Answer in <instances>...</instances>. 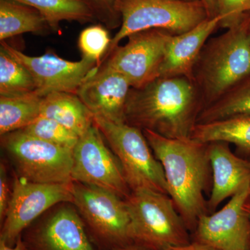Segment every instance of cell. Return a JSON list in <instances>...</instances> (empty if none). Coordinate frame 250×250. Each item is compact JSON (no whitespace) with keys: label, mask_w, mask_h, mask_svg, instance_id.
<instances>
[{"label":"cell","mask_w":250,"mask_h":250,"mask_svg":"<svg viewBox=\"0 0 250 250\" xmlns=\"http://www.w3.org/2000/svg\"><path fill=\"white\" fill-rule=\"evenodd\" d=\"M165 250H218L212 247L197 242L191 241L183 246H172Z\"/></svg>","instance_id":"30"},{"label":"cell","mask_w":250,"mask_h":250,"mask_svg":"<svg viewBox=\"0 0 250 250\" xmlns=\"http://www.w3.org/2000/svg\"><path fill=\"white\" fill-rule=\"evenodd\" d=\"M1 45L29 70L35 81V92L41 97L55 92L77 94L82 83L99 69L96 62L85 59L70 62L49 53L30 57L5 41H1Z\"/></svg>","instance_id":"14"},{"label":"cell","mask_w":250,"mask_h":250,"mask_svg":"<svg viewBox=\"0 0 250 250\" xmlns=\"http://www.w3.org/2000/svg\"><path fill=\"white\" fill-rule=\"evenodd\" d=\"M173 34L160 29L139 31L116 47L103 65L119 72L131 88H139L158 78L169 41ZM102 66V65H101Z\"/></svg>","instance_id":"11"},{"label":"cell","mask_w":250,"mask_h":250,"mask_svg":"<svg viewBox=\"0 0 250 250\" xmlns=\"http://www.w3.org/2000/svg\"><path fill=\"white\" fill-rule=\"evenodd\" d=\"M248 39H249L250 45V18L249 21V24H248Z\"/></svg>","instance_id":"36"},{"label":"cell","mask_w":250,"mask_h":250,"mask_svg":"<svg viewBox=\"0 0 250 250\" xmlns=\"http://www.w3.org/2000/svg\"><path fill=\"white\" fill-rule=\"evenodd\" d=\"M125 201L134 244L147 250H165L191 242L190 231L167 194L142 189L131 191Z\"/></svg>","instance_id":"4"},{"label":"cell","mask_w":250,"mask_h":250,"mask_svg":"<svg viewBox=\"0 0 250 250\" xmlns=\"http://www.w3.org/2000/svg\"><path fill=\"white\" fill-rule=\"evenodd\" d=\"M218 16L222 17L220 26L228 28L240 22L250 12V0H218Z\"/></svg>","instance_id":"28"},{"label":"cell","mask_w":250,"mask_h":250,"mask_svg":"<svg viewBox=\"0 0 250 250\" xmlns=\"http://www.w3.org/2000/svg\"><path fill=\"white\" fill-rule=\"evenodd\" d=\"M37 10L47 21L52 31H60L63 21L81 23L91 22L93 11L84 0H16Z\"/></svg>","instance_id":"23"},{"label":"cell","mask_w":250,"mask_h":250,"mask_svg":"<svg viewBox=\"0 0 250 250\" xmlns=\"http://www.w3.org/2000/svg\"><path fill=\"white\" fill-rule=\"evenodd\" d=\"M243 158H246L247 160L249 161L250 164V154H247V155L243 156ZM249 188H250V192H249V197H248V203L250 205V183H249Z\"/></svg>","instance_id":"34"},{"label":"cell","mask_w":250,"mask_h":250,"mask_svg":"<svg viewBox=\"0 0 250 250\" xmlns=\"http://www.w3.org/2000/svg\"><path fill=\"white\" fill-rule=\"evenodd\" d=\"M186 1H195V0H186Z\"/></svg>","instance_id":"37"},{"label":"cell","mask_w":250,"mask_h":250,"mask_svg":"<svg viewBox=\"0 0 250 250\" xmlns=\"http://www.w3.org/2000/svg\"><path fill=\"white\" fill-rule=\"evenodd\" d=\"M221 21L220 16L208 18L187 32L172 36L159 77H187L192 80V70L199 55Z\"/></svg>","instance_id":"17"},{"label":"cell","mask_w":250,"mask_h":250,"mask_svg":"<svg viewBox=\"0 0 250 250\" xmlns=\"http://www.w3.org/2000/svg\"><path fill=\"white\" fill-rule=\"evenodd\" d=\"M12 190H10L7 171L4 163L0 164V222L2 223L6 216L11 200Z\"/></svg>","instance_id":"29"},{"label":"cell","mask_w":250,"mask_h":250,"mask_svg":"<svg viewBox=\"0 0 250 250\" xmlns=\"http://www.w3.org/2000/svg\"><path fill=\"white\" fill-rule=\"evenodd\" d=\"M111 41L107 29L101 24L85 28L80 33L78 39L82 58L96 62L100 68L107 54Z\"/></svg>","instance_id":"26"},{"label":"cell","mask_w":250,"mask_h":250,"mask_svg":"<svg viewBox=\"0 0 250 250\" xmlns=\"http://www.w3.org/2000/svg\"><path fill=\"white\" fill-rule=\"evenodd\" d=\"M250 12L247 13L240 22L221 35L210 38L202 48L192 70V80L203 108L250 76Z\"/></svg>","instance_id":"3"},{"label":"cell","mask_w":250,"mask_h":250,"mask_svg":"<svg viewBox=\"0 0 250 250\" xmlns=\"http://www.w3.org/2000/svg\"><path fill=\"white\" fill-rule=\"evenodd\" d=\"M201 1L205 4L209 18L218 16V0H201Z\"/></svg>","instance_id":"31"},{"label":"cell","mask_w":250,"mask_h":250,"mask_svg":"<svg viewBox=\"0 0 250 250\" xmlns=\"http://www.w3.org/2000/svg\"><path fill=\"white\" fill-rule=\"evenodd\" d=\"M0 250H27V248L21 236L14 246H8L4 242L0 241Z\"/></svg>","instance_id":"32"},{"label":"cell","mask_w":250,"mask_h":250,"mask_svg":"<svg viewBox=\"0 0 250 250\" xmlns=\"http://www.w3.org/2000/svg\"><path fill=\"white\" fill-rule=\"evenodd\" d=\"M93 11L95 18L108 29L121 25L122 18L118 11V0H84Z\"/></svg>","instance_id":"27"},{"label":"cell","mask_w":250,"mask_h":250,"mask_svg":"<svg viewBox=\"0 0 250 250\" xmlns=\"http://www.w3.org/2000/svg\"><path fill=\"white\" fill-rule=\"evenodd\" d=\"M131 88L123 75L103 65L82 83L77 95L93 117L125 123V106Z\"/></svg>","instance_id":"15"},{"label":"cell","mask_w":250,"mask_h":250,"mask_svg":"<svg viewBox=\"0 0 250 250\" xmlns=\"http://www.w3.org/2000/svg\"><path fill=\"white\" fill-rule=\"evenodd\" d=\"M21 130L47 142L71 150H73L80 138L57 121L42 116Z\"/></svg>","instance_id":"25"},{"label":"cell","mask_w":250,"mask_h":250,"mask_svg":"<svg viewBox=\"0 0 250 250\" xmlns=\"http://www.w3.org/2000/svg\"><path fill=\"white\" fill-rule=\"evenodd\" d=\"M250 116V75L200 112L197 124Z\"/></svg>","instance_id":"22"},{"label":"cell","mask_w":250,"mask_h":250,"mask_svg":"<svg viewBox=\"0 0 250 250\" xmlns=\"http://www.w3.org/2000/svg\"><path fill=\"white\" fill-rule=\"evenodd\" d=\"M101 131L92 125L72 150V181L102 188L126 199L131 190L123 169Z\"/></svg>","instance_id":"10"},{"label":"cell","mask_w":250,"mask_h":250,"mask_svg":"<svg viewBox=\"0 0 250 250\" xmlns=\"http://www.w3.org/2000/svg\"><path fill=\"white\" fill-rule=\"evenodd\" d=\"M50 27L34 8L16 0H0V41L24 33L42 34Z\"/></svg>","instance_id":"20"},{"label":"cell","mask_w":250,"mask_h":250,"mask_svg":"<svg viewBox=\"0 0 250 250\" xmlns=\"http://www.w3.org/2000/svg\"><path fill=\"white\" fill-rule=\"evenodd\" d=\"M42 98L36 92L0 96V135L24 129L39 118Z\"/></svg>","instance_id":"21"},{"label":"cell","mask_w":250,"mask_h":250,"mask_svg":"<svg viewBox=\"0 0 250 250\" xmlns=\"http://www.w3.org/2000/svg\"><path fill=\"white\" fill-rule=\"evenodd\" d=\"M154 156L162 165L167 193L190 233L199 220L209 214L205 195L212 185L207 143L190 139H172L143 130Z\"/></svg>","instance_id":"2"},{"label":"cell","mask_w":250,"mask_h":250,"mask_svg":"<svg viewBox=\"0 0 250 250\" xmlns=\"http://www.w3.org/2000/svg\"><path fill=\"white\" fill-rule=\"evenodd\" d=\"M114 250H147L145 249V248H142V247H140L137 246V245L131 244L129 245V246L123 247V248H118V249Z\"/></svg>","instance_id":"33"},{"label":"cell","mask_w":250,"mask_h":250,"mask_svg":"<svg viewBox=\"0 0 250 250\" xmlns=\"http://www.w3.org/2000/svg\"><path fill=\"white\" fill-rule=\"evenodd\" d=\"M117 7L122 18L121 29L112 38L103 62L122 40L134 33L160 29L179 35L209 18L201 0H118Z\"/></svg>","instance_id":"5"},{"label":"cell","mask_w":250,"mask_h":250,"mask_svg":"<svg viewBox=\"0 0 250 250\" xmlns=\"http://www.w3.org/2000/svg\"><path fill=\"white\" fill-rule=\"evenodd\" d=\"M246 209L247 210V212H248V214H249L250 217V204H248V202H247V204L246 205Z\"/></svg>","instance_id":"35"},{"label":"cell","mask_w":250,"mask_h":250,"mask_svg":"<svg viewBox=\"0 0 250 250\" xmlns=\"http://www.w3.org/2000/svg\"><path fill=\"white\" fill-rule=\"evenodd\" d=\"M202 109L193 81L187 77H158L141 88H131L125 121L167 139H190Z\"/></svg>","instance_id":"1"},{"label":"cell","mask_w":250,"mask_h":250,"mask_svg":"<svg viewBox=\"0 0 250 250\" xmlns=\"http://www.w3.org/2000/svg\"><path fill=\"white\" fill-rule=\"evenodd\" d=\"M1 145L20 178L41 184L72 182L71 149L47 142L21 129L1 136Z\"/></svg>","instance_id":"8"},{"label":"cell","mask_w":250,"mask_h":250,"mask_svg":"<svg viewBox=\"0 0 250 250\" xmlns=\"http://www.w3.org/2000/svg\"><path fill=\"white\" fill-rule=\"evenodd\" d=\"M211 166L212 185L207 200L208 213L250 183V164L246 158L233 153L229 143L214 141L207 143Z\"/></svg>","instance_id":"16"},{"label":"cell","mask_w":250,"mask_h":250,"mask_svg":"<svg viewBox=\"0 0 250 250\" xmlns=\"http://www.w3.org/2000/svg\"><path fill=\"white\" fill-rule=\"evenodd\" d=\"M72 204L98 250H114L133 244L131 218L125 199L102 188L73 182Z\"/></svg>","instance_id":"6"},{"label":"cell","mask_w":250,"mask_h":250,"mask_svg":"<svg viewBox=\"0 0 250 250\" xmlns=\"http://www.w3.org/2000/svg\"><path fill=\"white\" fill-rule=\"evenodd\" d=\"M191 139L202 143L223 141L232 144L236 154L243 157L250 153V116L197 124Z\"/></svg>","instance_id":"19"},{"label":"cell","mask_w":250,"mask_h":250,"mask_svg":"<svg viewBox=\"0 0 250 250\" xmlns=\"http://www.w3.org/2000/svg\"><path fill=\"white\" fill-rule=\"evenodd\" d=\"M73 201V182L41 184L17 177L6 216L1 223L0 241L14 246L23 231L54 206Z\"/></svg>","instance_id":"9"},{"label":"cell","mask_w":250,"mask_h":250,"mask_svg":"<svg viewBox=\"0 0 250 250\" xmlns=\"http://www.w3.org/2000/svg\"><path fill=\"white\" fill-rule=\"evenodd\" d=\"M34 77L9 51L0 47V96H18L34 93Z\"/></svg>","instance_id":"24"},{"label":"cell","mask_w":250,"mask_h":250,"mask_svg":"<svg viewBox=\"0 0 250 250\" xmlns=\"http://www.w3.org/2000/svg\"><path fill=\"white\" fill-rule=\"evenodd\" d=\"M41 116L57 121L80 137L94 124L93 114L78 95L65 92L43 97Z\"/></svg>","instance_id":"18"},{"label":"cell","mask_w":250,"mask_h":250,"mask_svg":"<svg viewBox=\"0 0 250 250\" xmlns=\"http://www.w3.org/2000/svg\"><path fill=\"white\" fill-rule=\"evenodd\" d=\"M27 250H95L75 206H54L22 234Z\"/></svg>","instance_id":"12"},{"label":"cell","mask_w":250,"mask_h":250,"mask_svg":"<svg viewBox=\"0 0 250 250\" xmlns=\"http://www.w3.org/2000/svg\"><path fill=\"white\" fill-rule=\"evenodd\" d=\"M249 192L248 184L221 209L202 216L190 233L191 241L218 250H250V217L246 209Z\"/></svg>","instance_id":"13"},{"label":"cell","mask_w":250,"mask_h":250,"mask_svg":"<svg viewBox=\"0 0 250 250\" xmlns=\"http://www.w3.org/2000/svg\"><path fill=\"white\" fill-rule=\"evenodd\" d=\"M93 118L94 124L119 161L131 191L143 189L168 195L162 165L142 130L126 123Z\"/></svg>","instance_id":"7"}]
</instances>
